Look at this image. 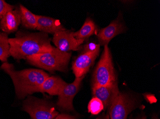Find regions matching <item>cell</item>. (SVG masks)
Returning a JSON list of instances; mask_svg holds the SVG:
<instances>
[{
  "label": "cell",
  "instance_id": "13",
  "mask_svg": "<svg viewBox=\"0 0 160 119\" xmlns=\"http://www.w3.org/2000/svg\"><path fill=\"white\" fill-rule=\"evenodd\" d=\"M37 29L42 33L54 34L60 31L66 30L60 21L44 16H37Z\"/></svg>",
  "mask_w": 160,
  "mask_h": 119
},
{
  "label": "cell",
  "instance_id": "5",
  "mask_svg": "<svg viewBox=\"0 0 160 119\" xmlns=\"http://www.w3.org/2000/svg\"><path fill=\"white\" fill-rule=\"evenodd\" d=\"M23 109L31 119H53L59 114L49 102L30 96L23 103Z\"/></svg>",
  "mask_w": 160,
  "mask_h": 119
},
{
  "label": "cell",
  "instance_id": "15",
  "mask_svg": "<svg viewBox=\"0 0 160 119\" xmlns=\"http://www.w3.org/2000/svg\"><path fill=\"white\" fill-rule=\"evenodd\" d=\"M19 10L20 13L21 24L22 26L28 29H37V15L33 14L22 5H20Z\"/></svg>",
  "mask_w": 160,
  "mask_h": 119
},
{
  "label": "cell",
  "instance_id": "18",
  "mask_svg": "<svg viewBox=\"0 0 160 119\" xmlns=\"http://www.w3.org/2000/svg\"><path fill=\"white\" fill-rule=\"evenodd\" d=\"M88 109L89 112L91 114L97 115L104 110V105L99 99L96 97H93L89 103Z\"/></svg>",
  "mask_w": 160,
  "mask_h": 119
},
{
  "label": "cell",
  "instance_id": "3",
  "mask_svg": "<svg viewBox=\"0 0 160 119\" xmlns=\"http://www.w3.org/2000/svg\"><path fill=\"white\" fill-rule=\"evenodd\" d=\"M71 57V53H65L54 47L50 52L28 56L26 60L31 65L50 72H66Z\"/></svg>",
  "mask_w": 160,
  "mask_h": 119
},
{
  "label": "cell",
  "instance_id": "20",
  "mask_svg": "<svg viewBox=\"0 0 160 119\" xmlns=\"http://www.w3.org/2000/svg\"><path fill=\"white\" fill-rule=\"evenodd\" d=\"M100 44L94 43H90L84 45L83 49V53L88 52H95L99 51Z\"/></svg>",
  "mask_w": 160,
  "mask_h": 119
},
{
  "label": "cell",
  "instance_id": "1",
  "mask_svg": "<svg viewBox=\"0 0 160 119\" xmlns=\"http://www.w3.org/2000/svg\"><path fill=\"white\" fill-rule=\"evenodd\" d=\"M10 56L20 60L28 56L46 53L53 50L46 33L18 32L15 38L9 39Z\"/></svg>",
  "mask_w": 160,
  "mask_h": 119
},
{
  "label": "cell",
  "instance_id": "7",
  "mask_svg": "<svg viewBox=\"0 0 160 119\" xmlns=\"http://www.w3.org/2000/svg\"><path fill=\"white\" fill-rule=\"evenodd\" d=\"M84 76L76 78L73 83L67 84L59 94L57 103L58 107L64 111H72L74 110L73 100L78 93Z\"/></svg>",
  "mask_w": 160,
  "mask_h": 119
},
{
  "label": "cell",
  "instance_id": "22",
  "mask_svg": "<svg viewBox=\"0 0 160 119\" xmlns=\"http://www.w3.org/2000/svg\"><path fill=\"white\" fill-rule=\"evenodd\" d=\"M109 119V114H106V115H102L100 116L98 118H97V119Z\"/></svg>",
  "mask_w": 160,
  "mask_h": 119
},
{
  "label": "cell",
  "instance_id": "6",
  "mask_svg": "<svg viewBox=\"0 0 160 119\" xmlns=\"http://www.w3.org/2000/svg\"><path fill=\"white\" fill-rule=\"evenodd\" d=\"M137 107L134 98L125 93H120L109 109L110 119H126L128 114Z\"/></svg>",
  "mask_w": 160,
  "mask_h": 119
},
{
  "label": "cell",
  "instance_id": "23",
  "mask_svg": "<svg viewBox=\"0 0 160 119\" xmlns=\"http://www.w3.org/2000/svg\"><path fill=\"white\" fill-rule=\"evenodd\" d=\"M134 119H147V117L145 115H141V116H138Z\"/></svg>",
  "mask_w": 160,
  "mask_h": 119
},
{
  "label": "cell",
  "instance_id": "4",
  "mask_svg": "<svg viewBox=\"0 0 160 119\" xmlns=\"http://www.w3.org/2000/svg\"><path fill=\"white\" fill-rule=\"evenodd\" d=\"M117 82L112 56L108 45L104 46L100 60L93 74L92 87L105 86Z\"/></svg>",
  "mask_w": 160,
  "mask_h": 119
},
{
  "label": "cell",
  "instance_id": "21",
  "mask_svg": "<svg viewBox=\"0 0 160 119\" xmlns=\"http://www.w3.org/2000/svg\"><path fill=\"white\" fill-rule=\"evenodd\" d=\"M53 119H78L75 116H72L67 114H58L55 118Z\"/></svg>",
  "mask_w": 160,
  "mask_h": 119
},
{
  "label": "cell",
  "instance_id": "17",
  "mask_svg": "<svg viewBox=\"0 0 160 119\" xmlns=\"http://www.w3.org/2000/svg\"><path fill=\"white\" fill-rule=\"evenodd\" d=\"M10 56L9 38L7 34L0 32V60L7 62V59Z\"/></svg>",
  "mask_w": 160,
  "mask_h": 119
},
{
  "label": "cell",
  "instance_id": "16",
  "mask_svg": "<svg viewBox=\"0 0 160 119\" xmlns=\"http://www.w3.org/2000/svg\"><path fill=\"white\" fill-rule=\"evenodd\" d=\"M97 33V26L90 18H87L79 31L73 33V36L77 40L84 41L92 35Z\"/></svg>",
  "mask_w": 160,
  "mask_h": 119
},
{
  "label": "cell",
  "instance_id": "14",
  "mask_svg": "<svg viewBox=\"0 0 160 119\" xmlns=\"http://www.w3.org/2000/svg\"><path fill=\"white\" fill-rule=\"evenodd\" d=\"M67 84L59 77L49 76L40 86V93H47L51 95H59Z\"/></svg>",
  "mask_w": 160,
  "mask_h": 119
},
{
  "label": "cell",
  "instance_id": "19",
  "mask_svg": "<svg viewBox=\"0 0 160 119\" xmlns=\"http://www.w3.org/2000/svg\"><path fill=\"white\" fill-rule=\"evenodd\" d=\"M14 6L7 3L5 1L0 0V21L5 14L14 9Z\"/></svg>",
  "mask_w": 160,
  "mask_h": 119
},
{
  "label": "cell",
  "instance_id": "2",
  "mask_svg": "<svg viewBox=\"0 0 160 119\" xmlns=\"http://www.w3.org/2000/svg\"><path fill=\"white\" fill-rule=\"evenodd\" d=\"M1 69L11 78L16 95L20 99L35 93H40L42 84L49 75L41 70L28 69L17 71L13 64L3 62Z\"/></svg>",
  "mask_w": 160,
  "mask_h": 119
},
{
  "label": "cell",
  "instance_id": "12",
  "mask_svg": "<svg viewBox=\"0 0 160 119\" xmlns=\"http://www.w3.org/2000/svg\"><path fill=\"white\" fill-rule=\"evenodd\" d=\"M20 24L19 10L14 9L7 12L2 19L0 21V29L8 34L16 32Z\"/></svg>",
  "mask_w": 160,
  "mask_h": 119
},
{
  "label": "cell",
  "instance_id": "11",
  "mask_svg": "<svg viewBox=\"0 0 160 119\" xmlns=\"http://www.w3.org/2000/svg\"><path fill=\"white\" fill-rule=\"evenodd\" d=\"M125 29L124 25L119 19L112 21L108 26L101 30L99 32L98 37L100 44L104 46L108 45L114 37L123 33Z\"/></svg>",
  "mask_w": 160,
  "mask_h": 119
},
{
  "label": "cell",
  "instance_id": "24",
  "mask_svg": "<svg viewBox=\"0 0 160 119\" xmlns=\"http://www.w3.org/2000/svg\"><path fill=\"white\" fill-rule=\"evenodd\" d=\"M152 119H158V118H157L156 117H153Z\"/></svg>",
  "mask_w": 160,
  "mask_h": 119
},
{
  "label": "cell",
  "instance_id": "10",
  "mask_svg": "<svg viewBox=\"0 0 160 119\" xmlns=\"http://www.w3.org/2000/svg\"><path fill=\"white\" fill-rule=\"evenodd\" d=\"M99 51L88 52L79 55L73 62L72 69L76 78L84 76L98 57Z\"/></svg>",
  "mask_w": 160,
  "mask_h": 119
},
{
  "label": "cell",
  "instance_id": "9",
  "mask_svg": "<svg viewBox=\"0 0 160 119\" xmlns=\"http://www.w3.org/2000/svg\"><path fill=\"white\" fill-rule=\"evenodd\" d=\"M92 91L93 97L102 102L105 110L109 109L120 93L117 82L107 85L92 87Z\"/></svg>",
  "mask_w": 160,
  "mask_h": 119
},
{
  "label": "cell",
  "instance_id": "8",
  "mask_svg": "<svg viewBox=\"0 0 160 119\" xmlns=\"http://www.w3.org/2000/svg\"><path fill=\"white\" fill-rule=\"evenodd\" d=\"M74 32L70 31H60L54 34L52 42L57 49L65 53L78 51L84 41L77 40L73 36Z\"/></svg>",
  "mask_w": 160,
  "mask_h": 119
}]
</instances>
